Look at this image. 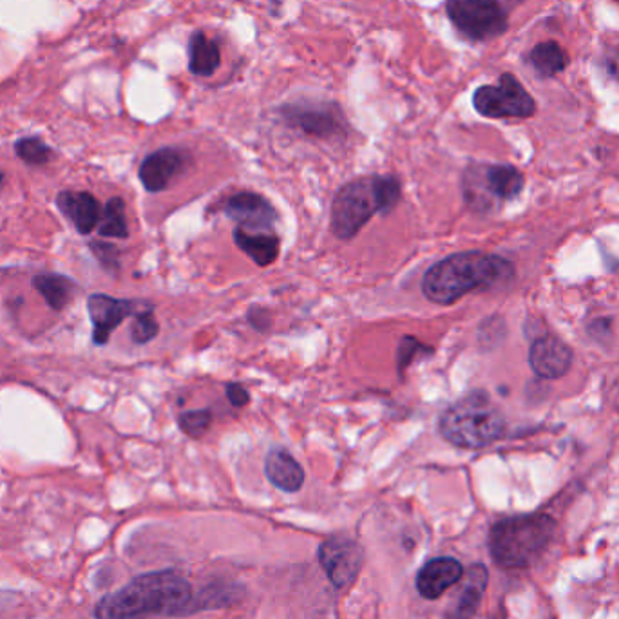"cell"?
<instances>
[{
  "mask_svg": "<svg viewBox=\"0 0 619 619\" xmlns=\"http://www.w3.org/2000/svg\"><path fill=\"white\" fill-rule=\"evenodd\" d=\"M513 276V263L502 256L480 250L458 252L429 268L422 277V294L435 305L448 306Z\"/></svg>",
  "mask_w": 619,
  "mask_h": 619,
  "instance_id": "6da1fadb",
  "label": "cell"
},
{
  "mask_svg": "<svg viewBox=\"0 0 619 619\" xmlns=\"http://www.w3.org/2000/svg\"><path fill=\"white\" fill-rule=\"evenodd\" d=\"M191 594L189 581L178 572H151L102 598L96 605L95 616L96 619H147L176 614L189 603Z\"/></svg>",
  "mask_w": 619,
  "mask_h": 619,
  "instance_id": "7a4b0ae2",
  "label": "cell"
},
{
  "mask_svg": "<svg viewBox=\"0 0 619 619\" xmlns=\"http://www.w3.org/2000/svg\"><path fill=\"white\" fill-rule=\"evenodd\" d=\"M400 200L395 176H364L344 183L332 203V232L337 239H352L375 214L390 212Z\"/></svg>",
  "mask_w": 619,
  "mask_h": 619,
  "instance_id": "3957f363",
  "label": "cell"
},
{
  "mask_svg": "<svg viewBox=\"0 0 619 619\" xmlns=\"http://www.w3.org/2000/svg\"><path fill=\"white\" fill-rule=\"evenodd\" d=\"M504 415L486 391H471L440 415L439 433L455 448L482 449L504 439Z\"/></svg>",
  "mask_w": 619,
  "mask_h": 619,
  "instance_id": "277c9868",
  "label": "cell"
},
{
  "mask_svg": "<svg viewBox=\"0 0 619 619\" xmlns=\"http://www.w3.org/2000/svg\"><path fill=\"white\" fill-rule=\"evenodd\" d=\"M556 522L553 516H511L496 522L489 534V551L500 567L524 569L533 565L553 542Z\"/></svg>",
  "mask_w": 619,
  "mask_h": 619,
  "instance_id": "5b68a950",
  "label": "cell"
},
{
  "mask_svg": "<svg viewBox=\"0 0 619 619\" xmlns=\"http://www.w3.org/2000/svg\"><path fill=\"white\" fill-rule=\"evenodd\" d=\"M462 185L467 205L475 210H491L520 196L525 178L513 165H473L464 174Z\"/></svg>",
  "mask_w": 619,
  "mask_h": 619,
  "instance_id": "8992f818",
  "label": "cell"
},
{
  "mask_svg": "<svg viewBox=\"0 0 619 619\" xmlns=\"http://www.w3.org/2000/svg\"><path fill=\"white\" fill-rule=\"evenodd\" d=\"M446 11L453 26L475 42L498 39L509 26L500 0H448Z\"/></svg>",
  "mask_w": 619,
  "mask_h": 619,
  "instance_id": "52a82bcc",
  "label": "cell"
},
{
  "mask_svg": "<svg viewBox=\"0 0 619 619\" xmlns=\"http://www.w3.org/2000/svg\"><path fill=\"white\" fill-rule=\"evenodd\" d=\"M473 105L480 115L493 120L531 118L536 113L533 96L511 73H504L496 86L478 87Z\"/></svg>",
  "mask_w": 619,
  "mask_h": 619,
  "instance_id": "ba28073f",
  "label": "cell"
},
{
  "mask_svg": "<svg viewBox=\"0 0 619 619\" xmlns=\"http://www.w3.org/2000/svg\"><path fill=\"white\" fill-rule=\"evenodd\" d=\"M281 116L290 127L323 140L343 138L348 129L341 107L334 102H294L281 107Z\"/></svg>",
  "mask_w": 619,
  "mask_h": 619,
  "instance_id": "9c48e42d",
  "label": "cell"
},
{
  "mask_svg": "<svg viewBox=\"0 0 619 619\" xmlns=\"http://www.w3.org/2000/svg\"><path fill=\"white\" fill-rule=\"evenodd\" d=\"M362 558L361 547L348 538H330L319 549V560L324 572L337 589L348 587L357 578Z\"/></svg>",
  "mask_w": 619,
  "mask_h": 619,
  "instance_id": "30bf717a",
  "label": "cell"
},
{
  "mask_svg": "<svg viewBox=\"0 0 619 619\" xmlns=\"http://www.w3.org/2000/svg\"><path fill=\"white\" fill-rule=\"evenodd\" d=\"M223 212L229 220L238 223L239 229L248 232H267L279 220L276 209L256 192L243 191L230 196L223 205Z\"/></svg>",
  "mask_w": 619,
  "mask_h": 619,
  "instance_id": "8fae6325",
  "label": "cell"
},
{
  "mask_svg": "<svg viewBox=\"0 0 619 619\" xmlns=\"http://www.w3.org/2000/svg\"><path fill=\"white\" fill-rule=\"evenodd\" d=\"M574 355L567 344L556 337H542L531 344L529 366L540 379L556 381L571 370Z\"/></svg>",
  "mask_w": 619,
  "mask_h": 619,
  "instance_id": "7c38bea8",
  "label": "cell"
},
{
  "mask_svg": "<svg viewBox=\"0 0 619 619\" xmlns=\"http://www.w3.org/2000/svg\"><path fill=\"white\" fill-rule=\"evenodd\" d=\"M89 317L93 321V341L95 344H107L111 334L129 315L136 314L133 301L115 299L105 294H93L87 301Z\"/></svg>",
  "mask_w": 619,
  "mask_h": 619,
  "instance_id": "4fadbf2b",
  "label": "cell"
},
{
  "mask_svg": "<svg viewBox=\"0 0 619 619\" xmlns=\"http://www.w3.org/2000/svg\"><path fill=\"white\" fill-rule=\"evenodd\" d=\"M185 163H187V154L180 149L167 147V149H160L156 153L149 154L138 171L145 191L153 192V194L165 191L172 178L183 171Z\"/></svg>",
  "mask_w": 619,
  "mask_h": 619,
  "instance_id": "5bb4252c",
  "label": "cell"
},
{
  "mask_svg": "<svg viewBox=\"0 0 619 619\" xmlns=\"http://www.w3.org/2000/svg\"><path fill=\"white\" fill-rule=\"evenodd\" d=\"M464 567L455 558L429 560L417 576V589L426 600H437L455 583L462 580Z\"/></svg>",
  "mask_w": 619,
  "mask_h": 619,
  "instance_id": "9a60e30c",
  "label": "cell"
},
{
  "mask_svg": "<svg viewBox=\"0 0 619 619\" xmlns=\"http://www.w3.org/2000/svg\"><path fill=\"white\" fill-rule=\"evenodd\" d=\"M265 475L272 486L285 493H296L305 484L303 467L286 449L276 448L268 451L265 458Z\"/></svg>",
  "mask_w": 619,
  "mask_h": 619,
  "instance_id": "2e32d148",
  "label": "cell"
},
{
  "mask_svg": "<svg viewBox=\"0 0 619 619\" xmlns=\"http://www.w3.org/2000/svg\"><path fill=\"white\" fill-rule=\"evenodd\" d=\"M57 205L84 236L91 234L100 223L102 209L91 192H62Z\"/></svg>",
  "mask_w": 619,
  "mask_h": 619,
  "instance_id": "e0dca14e",
  "label": "cell"
},
{
  "mask_svg": "<svg viewBox=\"0 0 619 619\" xmlns=\"http://www.w3.org/2000/svg\"><path fill=\"white\" fill-rule=\"evenodd\" d=\"M487 576L489 574L482 563L469 567L460 596L448 612V619H473L486 592Z\"/></svg>",
  "mask_w": 619,
  "mask_h": 619,
  "instance_id": "ac0fdd59",
  "label": "cell"
},
{
  "mask_svg": "<svg viewBox=\"0 0 619 619\" xmlns=\"http://www.w3.org/2000/svg\"><path fill=\"white\" fill-rule=\"evenodd\" d=\"M234 243L258 267H270L279 256V239L272 232H248L238 227L234 230Z\"/></svg>",
  "mask_w": 619,
  "mask_h": 619,
  "instance_id": "d6986e66",
  "label": "cell"
},
{
  "mask_svg": "<svg viewBox=\"0 0 619 619\" xmlns=\"http://www.w3.org/2000/svg\"><path fill=\"white\" fill-rule=\"evenodd\" d=\"M527 64L533 67V71L538 77L553 78L558 77L569 67L571 57L558 42L547 40V42H540L538 46H534L529 51Z\"/></svg>",
  "mask_w": 619,
  "mask_h": 619,
  "instance_id": "ffe728a7",
  "label": "cell"
},
{
  "mask_svg": "<svg viewBox=\"0 0 619 619\" xmlns=\"http://www.w3.org/2000/svg\"><path fill=\"white\" fill-rule=\"evenodd\" d=\"M221 64L220 48L203 33H194L189 46V69L192 75L209 77Z\"/></svg>",
  "mask_w": 619,
  "mask_h": 619,
  "instance_id": "44dd1931",
  "label": "cell"
},
{
  "mask_svg": "<svg viewBox=\"0 0 619 619\" xmlns=\"http://www.w3.org/2000/svg\"><path fill=\"white\" fill-rule=\"evenodd\" d=\"M33 285L53 310H64L73 296V281L57 274L37 276Z\"/></svg>",
  "mask_w": 619,
  "mask_h": 619,
  "instance_id": "7402d4cb",
  "label": "cell"
},
{
  "mask_svg": "<svg viewBox=\"0 0 619 619\" xmlns=\"http://www.w3.org/2000/svg\"><path fill=\"white\" fill-rule=\"evenodd\" d=\"M98 232L102 238H120L125 239L129 236L127 229V218H125V203L122 198H113L107 201L102 216H100V225Z\"/></svg>",
  "mask_w": 619,
  "mask_h": 619,
  "instance_id": "603a6c76",
  "label": "cell"
},
{
  "mask_svg": "<svg viewBox=\"0 0 619 619\" xmlns=\"http://www.w3.org/2000/svg\"><path fill=\"white\" fill-rule=\"evenodd\" d=\"M15 151L20 160L28 165H46L53 154L40 138H22L15 145Z\"/></svg>",
  "mask_w": 619,
  "mask_h": 619,
  "instance_id": "cb8c5ba5",
  "label": "cell"
},
{
  "mask_svg": "<svg viewBox=\"0 0 619 619\" xmlns=\"http://www.w3.org/2000/svg\"><path fill=\"white\" fill-rule=\"evenodd\" d=\"M158 332H160V324L154 317L153 308H145V310L136 312L133 326H131V337H133L134 343H151Z\"/></svg>",
  "mask_w": 619,
  "mask_h": 619,
  "instance_id": "d4e9b609",
  "label": "cell"
},
{
  "mask_svg": "<svg viewBox=\"0 0 619 619\" xmlns=\"http://www.w3.org/2000/svg\"><path fill=\"white\" fill-rule=\"evenodd\" d=\"M210 422H212L210 410L185 411L178 419L181 431L191 439H201L209 431Z\"/></svg>",
  "mask_w": 619,
  "mask_h": 619,
  "instance_id": "484cf974",
  "label": "cell"
},
{
  "mask_svg": "<svg viewBox=\"0 0 619 619\" xmlns=\"http://www.w3.org/2000/svg\"><path fill=\"white\" fill-rule=\"evenodd\" d=\"M433 352L426 344L420 343L417 337H404L400 341L399 350H397V366L399 372L402 373L410 366L413 359L417 357V353Z\"/></svg>",
  "mask_w": 619,
  "mask_h": 619,
  "instance_id": "4316f807",
  "label": "cell"
},
{
  "mask_svg": "<svg viewBox=\"0 0 619 619\" xmlns=\"http://www.w3.org/2000/svg\"><path fill=\"white\" fill-rule=\"evenodd\" d=\"M91 250L95 254L96 259L104 265L105 268H111L115 270L118 268V248L115 245H109V243H102V241H95L91 243Z\"/></svg>",
  "mask_w": 619,
  "mask_h": 619,
  "instance_id": "83f0119b",
  "label": "cell"
},
{
  "mask_svg": "<svg viewBox=\"0 0 619 619\" xmlns=\"http://www.w3.org/2000/svg\"><path fill=\"white\" fill-rule=\"evenodd\" d=\"M225 391H227V399H229L230 404L236 406V408H243V406H247L248 402H250L247 388H243L238 382L227 384Z\"/></svg>",
  "mask_w": 619,
  "mask_h": 619,
  "instance_id": "f1b7e54d",
  "label": "cell"
},
{
  "mask_svg": "<svg viewBox=\"0 0 619 619\" xmlns=\"http://www.w3.org/2000/svg\"><path fill=\"white\" fill-rule=\"evenodd\" d=\"M603 60H605V69L610 77L619 80V49H610Z\"/></svg>",
  "mask_w": 619,
  "mask_h": 619,
  "instance_id": "f546056e",
  "label": "cell"
},
{
  "mask_svg": "<svg viewBox=\"0 0 619 619\" xmlns=\"http://www.w3.org/2000/svg\"><path fill=\"white\" fill-rule=\"evenodd\" d=\"M265 315H267V312H265V310H258V308H254V310H250V312H248V319H250V323H252V326H256L258 330H263V326H261V324H267V319H265Z\"/></svg>",
  "mask_w": 619,
  "mask_h": 619,
  "instance_id": "4dcf8cb0",
  "label": "cell"
},
{
  "mask_svg": "<svg viewBox=\"0 0 619 619\" xmlns=\"http://www.w3.org/2000/svg\"><path fill=\"white\" fill-rule=\"evenodd\" d=\"M616 2H618V4H619V0H616Z\"/></svg>",
  "mask_w": 619,
  "mask_h": 619,
  "instance_id": "1f68e13d",
  "label": "cell"
}]
</instances>
